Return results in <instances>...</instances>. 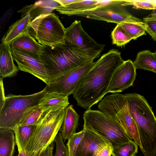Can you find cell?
Returning a JSON list of instances; mask_svg holds the SVG:
<instances>
[{"instance_id":"1","label":"cell","mask_w":156,"mask_h":156,"mask_svg":"<svg viewBox=\"0 0 156 156\" xmlns=\"http://www.w3.org/2000/svg\"><path fill=\"white\" fill-rule=\"evenodd\" d=\"M125 61L117 50L103 55L84 76L73 93L78 106L90 108L108 93L113 75Z\"/></svg>"},{"instance_id":"2","label":"cell","mask_w":156,"mask_h":156,"mask_svg":"<svg viewBox=\"0 0 156 156\" xmlns=\"http://www.w3.org/2000/svg\"><path fill=\"white\" fill-rule=\"evenodd\" d=\"M101 53L82 50L65 43L54 46H43L40 58L47 70L50 82L85 63L94 60L99 57Z\"/></svg>"},{"instance_id":"3","label":"cell","mask_w":156,"mask_h":156,"mask_svg":"<svg viewBox=\"0 0 156 156\" xmlns=\"http://www.w3.org/2000/svg\"><path fill=\"white\" fill-rule=\"evenodd\" d=\"M130 114L135 121L144 156L156 155V117L146 100L135 93L126 94Z\"/></svg>"},{"instance_id":"4","label":"cell","mask_w":156,"mask_h":156,"mask_svg":"<svg viewBox=\"0 0 156 156\" xmlns=\"http://www.w3.org/2000/svg\"><path fill=\"white\" fill-rule=\"evenodd\" d=\"M66 108H51L43 113L35 126L27 146L26 153L28 156L40 155L55 142Z\"/></svg>"},{"instance_id":"5","label":"cell","mask_w":156,"mask_h":156,"mask_svg":"<svg viewBox=\"0 0 156 156\" xmlns=\"http://www.w3.org/2000/svg\"><path fill=\"white\" fill-rule=\"evenodd\" d=\"M46 93L43 89L26 95L9 94L0 106V128L13 130L32 109L37 106Z\"/></svg>"},{"instance_id":"6","label":"cell","mask_w":156,"mask_h":156,"mask_svg":"<svg viewBox=\"0 0 156 156\" xmlns=\"http://www.w3.org/2000/svg\"><path fill=\"white\" fill-rule=\"evenodd\" d=\"M83 129L100 136L112 149L131 140L118 122L100 110L87 109L83 114Z\"/></svg>"},{"instance_id":"7","label":"cell","mask_w":156,"mask_h":156,"mask_svg":"<svg viewBox=\"0 0 156 156\" xmlns=\"http://www.w3.org/2000/svg\"><path fill=\"white\" fill-rule=\"evenodd\" d=\"M98 107L100 111L118 122L128 137L141 149L137 127L130 114L125 94L116 93L107 95L101 100Z\"/></svg>"},{"instance_id":"8","label":"cell","mask_w":156,"mask_h":156,"mask_svg":"<svg viewBox=\"0 0 156 156\" xmlns=\"http://www.w3.org/2000/svg\"><path fill=\"white\" fill-rule=\"evenodd\" d=\"M38 42L44 46H52L65 43V28L55 13L41 14L29 24Z\"/></svg>"},{"instance_id":"9","label":"cell","mask_w":156,"mask_h":156,"mask_svg":"<svg viewBox=\"0 0 156 156\" xmlns=\"http://www.w3.org/2000/svg\"><path fill=\"white\" fill-rule=\"evenodd\" d=\"M123 0H101L99 6L90 10L75 12L70 16L77 15L87 18L120 24L124 22H142L141 20L127 12L120 6Z\"/></svg>"},{"instance_id":"10","label":"cell","mask_w":156,"mask_h":156,"mask_svg":"<svg viewBox=\"0 0 156 156\" xmlns=\"http://www.w3.org/2000/svg\"><path fill=\"white\" fill-rule=\"evenodd\" d=\"M89 61L67 73L56 80L49 82L44 89L46 92H55L66 97L73 94L84 76L95 63Z\"/></svg>"},{"instance_id":"11","label":"cell","mask_w":156,"mask_h":156,"mask_svg":"<svg viewBox=\"0 0 156 156\" xmlns=\"http://www.w3.org/2000/svg\"><path fill=\"white\" fill-rule=\"evenodd\" d=\"M14 60L19 70L29 73L42 80L46 84L50 81L48 73L40 58L11 48Z\"/></svg>"},{"instance_id":"12","label":"cell","mask_w":156,"mask_h":156,"mask_svg":"<svg viewBox=\"0 0 156 156\" xmlns=\"http://www.w3.org/2000/svg\"><path fill=\"white\" fill-rule=\"evenodd\" d=\"M65 43L82 50L102 51L105 45L98 44L84 30L79 20H75L66 28Z\"/></svg>"},{"instance_id":"13","label":"cell","mask_w":156,"mask_h":156,"mask_svg":"<svg viewBox=\"0 0 156 156\" xmlns=\"http://www.w3.org/2000/svg\"><path fill=\"white\" fill-rule=\"evenodd\" d=\"M136 69L132 60L125 61L114 73L108 93L121 92L133 86L136 76Z\"/></svg>"},{"instance_id":"14","label":"cell","mask_w":156,"mask_h":156,"mask_svg":"<svg viewBox=\"0 0 156 156\" xmlns=\"http://www.w3.org/2000/svg\"><path fill=\"white\" fill-rule=\"evenodd\" d=\"M84 129V134L77 147L76 156H97L101 149L110 145L105 140L94 132Z\"/></svg>"},{"instance_id":"15","label":"cell","mask_w":156,"mask_h":156,"mask_svg":"<svg viewBox=\"0 0 156 156\" xmlns=\"http://www.w3.org/2000/svg\"><path fill=\"white\" fill-rule=\"evenodd\" d=\"M24 14L20 19L12 23L2 39V41L6 44H10L14 40L22 35L29 31V24L33 16L30 9Z\"/></svg>"},{"instance_id":"16","label":"cell","mask_w":156,"mask_h":156,"mask_svg":"<svg viewBox=\"0 0 156 156\" xmlns=\"http://www.w3.org/2000/svg\"><path fill=\"white\" fill-rule=\"evenodd\" d=\"M11 48L20 50L40 58L43 46L37 42L29 31L14 40L10 44Z\"/></svg>"},{"instance_id":"17","label":"cell","mask_w":156,"mask_h":156,"mask_svg":"<svg viewBox=\"0 0 156 156\" xmlns=\"http://www.w3.org/2000/svg\"><path fill=\"white\" fill-rule=\"evenodd\" d=\"M10 44L2 43L0 45V77L15 76L19 70L14 64Z\"/></svg>"},{"instance_id":"18","label":"cell","mask_w":156,"mask_h":156,"mask_svg":"<svg viewBox=\"0 0 156 156\" xmlns=\"http://www.w3.org/2000/svg\"><path fill=\"white\" fill-rule=\"evenodd\" d=\"M79 115L73 107L72 105L66 108L62 127L60 130L64 141L68 140L76 133L79 125Z\"/></svg>"},{"instance_id":"19","label":"cell","mask_w":156,"mask_h":156,"mask_svg":"<svg viewBox=\"0 0 156 156\" xmlns=\"http://www.w3.org/2000/svg\"><path fill=\"white\" fill-rule=\"evenodd\" d=\"M68 97L55 92H46L40 101L38 105L45 111L51 108L60 109L69 105Z\"/></svg>"},{"instance_id":"20","label":"cell","mask_w":156,"mask_h":156,"mask_svg":"<svg viewBox=\"0 0 156 156\" xmlns=\"http://www.w3.org/2000/svg\"><path fill=\"white\" fill-rule=\"evenodd\" d=\"M16 144L13 130L0 128V156H13Z\"/></svg>"},{"instance_id":"21","label":"cell","mask_w":156,"mask_h":156,"mask_svg":"<svg viewBox=\"0 0 156 156\" xmlns=\"http://www.w3.org/2000/svg\"><path fill=\"white\" fill-rule=\"evenodd\" d=\"M101 0H83L70 4L62 6H58L55 9L59 13L70 16L73 13L85 10H90L98 7Z\"/></svg>"},{"instance_id":"22","label":"cell","mask_w":156,"mask_h":156,"mask_svg":"<svg viewBox=\"0 0 156 156\" xmlns=\"http://www.w3.org/2000/svg\"><path fill=\"white\" fill-rule=\"evenodd\" d=\"M35 126L18 125L13 129L18 152H26Z\"/></svg>"},{"instance_id":"23","label":"cell","mask_w":156,"mask_h":156,"mask_svg":"<svg viewBox=\"0 0 156 156\" xmlns=\"http://www.w3.org/2000/svg\"><path fill=\"white\" fill-rule=\"evenodd\" d=\"M133 63L136 69L148 70L156 73V59L149 50L139 51Z\"/></svg>"},{"instance_id":"24","label":"cell","mask_w":156,"mask_h":156,"mask_svg":"<svg viewBox=\"0 0 156 156\" xmlns=\"http://www.w3.org/2000/svg\"><path fill=\"white\" fill-rule=\"evenodd\" d=\"M120 24L132 39L136 40L138 37L146 35V27L143 22H124Z\"/></svg>"},{"instance_id":"25","label":"cell","mask_w":156,"mask_h":156,"mask_svg":"<svg viewBox=\"0 0 156 156\" xmlns=\"http://www.w3.org/2000/svg\"><path fill=\"white\" fill-rule=\"evenodd\" d=\"M138 146L131 140L113 148L111 155L112 156H136L138 152Z\"/></svg>"},{"instance_id":"26","label":"cell","mask_w":156,"mask_h":156,"mask_svg":"<svg viewBox=\"0 0 156 156\" xmlns=\"http://www.w3.org/2000/svg\"><path fill=\"white\" fill-rule=\"evenodd\" d=\"M113 44L118 46L125 45L132 40L126 33L120 24H117L111 33Z\"/></svg>"},{"instance_id":"27","label":"cell","mask_w":156,"mask_h":156,"mask_svg":"<svg viewBox=\"0 0 156 156\" xmlns=\"http://www.w3.org/2000/svg\"><path fill=\"white\" fill-rule=\"evenodd\" d=\"M44 112L43 109L38 105L27 114L19 125L36 126Z\"/></svg>"},{"instance_id":"28","label":"cell","mask_w":156,"mask_h":156,"mask_svg":"<svg viewBox=\"0 0 156 156\" xmlns=\"http://www.w3.org/2000/svg\"><path fill=\"white\" fill-rule=\"evenodd\" d=\"M60 5V4L54 0H40L35 2L30 8L31 9H40L41 14H47L51 12L56 7Z\"/></svg>"},{"instance_id":"29","label":"cell","mask_w":156,"mask_h":156,"mask_svg":"<svg viewBox=\"0 0 156 156\" xmlns=\"http://www.w3.org/2000/svg\"><path fill=\"white\" fill-rule=\"evenodd\" d=\"M85 129L76 133L68 140L67 143L69 156H76L78 146L83 138Z\"/></svg>"},{"instance_id":"30","label":"cell","mask_w":156,"mask_h":156,"mask_svg":"<svg viewBox=\"0 0 156 156\" xmlns=\"http://www.w3.org/2000/svg\"><path fill=\"white\" fill-rule=\"evenodd\" d=\"M122 6L131 5L134 9L156 10V5L151 0H124L121 4Z\"/></svg>"},{"instance_id":"31","label":"cell","mask_w":156,"mask_h":156,"mask_svg":"<svg viewBox=\"0 0 156 156\" xmlns=\"http://www.w3.org/2000/svg\"><path fill=\"white\" fill-rule=\"evenodd\" d=\"M143 21L145 24L146 32L156 41V13L144 18Z\"/></svg>"},{"instance_id":"32","label":"cell","mask_w":156,"mask_h":156,"mask_svg":"<svg viewBox=\"0 0 156 156\" xmlns=\"http://www.w3.org/2000/svg\"><path fill=\"white\" fill-rule=\"evenodd\" d=\"M55 142L56 149L54 156H69L67 147L64 144L61 132L56 136Z\"/></svg>"},{"instance_id":"33","label":"cell","mask_w":156,"mask_h":156,"mask_svg":"<svg viewBox=\"0 0 156 156\" xmlns=\"http://www.w3.org/2000/svg\"><path fill=\"white\" fill-rule=\"evenodd\" d=\"M112 150V148L108 145L101 149L97 156H111Z\"/></svg>"},{"instance_id":"34","label":"cell","mask_w":156,"mask_h":156,"mask_svg":"<svg viewBox=\"0 0 156 156\" xmlns=\"http://www.w3.org/2000/svg\"><path fill=\"white\" fill-rule=\"evenodd\" d=\"M3 78L0 77L1 85V96L0 106L3 104L5 97V95L4 90L3 83Z\"/></svg>"},{"instance_id":"35","label":"cell","mask_w":156,"mask_h":156,"mask_svg":"<svg viewBox=\"0 0 156 156\" xmlns=\"http://www.w3.org/2000/svg\"><path fill=\"white\" fill-rule=\"evenodd\" d=\"M80 0H55L60 5L64 6L74 2H79Z\"/></svg>"},{"instance_id":"36","label":"cell","mask_w":156,"mask_h":156,"mask_svg":"<svg viewBox=\"0 0 156 156\" xmlns=\"http://www.w3.org/2000/svg\"><path fill=\"white\" fill-rule=\"evenodd\" d=\"M54 142L48 147V156H54L53 151L54 147Z\"/></svg>"},{"instance_id":"37","label":"cell","mask_w":156,"mask_h":156,"mask_svg":"<svg viewBox=\"0 0 156 156\" xmlns=\"http://www.w3.org/2000/svg\"><path fill=\"white\" fill-rule=\"evenodd\" d=\"M36 156H48V148L41 154Z\"/></svg>"},{"instance_id":"38","label":"cell","mask_w":156,"mask_h":156,"mask_svg":"<svg viewBox=\"0 0 156 156\" xmlns=\"http://www.w3.org/2000/svg\"><path fill=\"white\" fill-rule=\"evenodd\" d=\"M19 152V154L16 156H28L25 151H20Z\"/></svg>"},{"instance_id":"39","label":"cell","mask_w":156,"mask_h":156,"mask_svg":"<svg viewBox=\"0 0 156 156\" xmlns=\"http://www.w3.org/2000/svg\"><path fill=\"white\" fill-rule=\"evenodd\" d=\"M151 1L154 3L156 5V0H151Z\"/></svg>"},{"instance_id":"40","label":"cell","mask_w":156,"mask_h":156,"mask_svg":"<svg viewBox=\"0 0 156 156\" xmlns=\"http://www.w3.org/2000/svg\"><path fill=\"white\" fill-rule=\"evenodd\" d=\"M153 55L156 59V51L153 53Z\"/></svg>"}]
</instances>
